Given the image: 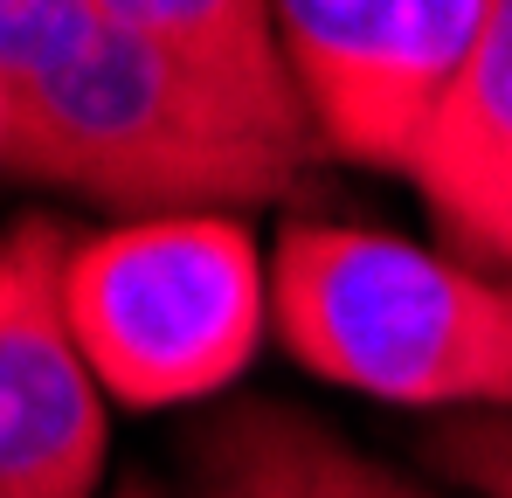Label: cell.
I'll return each instance as SVG.
<instances>
[{
	"instance_id": "2",
	"label": "cell",
	"mask_w": 512,
	"mask_h": 498,
	"mask_svg": "<svg viewBox=\"0 0 512 498\" xmlns=\"http://www.w3.org/2000/svg\"><path fill=\"white\" fill-rule=\"evenodd\" d=\"M291 360L388 409L512 415V284L388 229L291 222L270 263Z\"/></svg>"
},
{
	"instance_id": "1",
	"label": "cell",
	"mask_w": 512,
	"mask_h": 498,
	"mask_svg": "<svg viewBox=\"0 0 512 498\" xmlns=\"http://www.w3.org/2000/svg\"><path fill=\"white\" fill-rule=\"evenodd\" d=\"M0 97V173L118 222L284 201L319 160L250 0H0Z\"/></svg>"
},
{
	"instance_id": "3",
	"label": "cell",
	"mask_w": 512,
	"mask_h": 498,
	"mask_svg": "<svg viewBox=\"0 0 512 498\" xmlns=\"http://www.w3.org/2000/svg\"><path fill=\"white\" fill-rule=\"evenodd\" d=\"M63 312L104 402L187 409L243 381L270 277L236 215H146L70 243Z\"/></svg>"
},
{
	"instance_id": "7",
	"label": "cell",
	"mask_w": 512,
	"mask_h": 498,
	"mask_svg": "<svg viewBox=\"0 0 512 498\" xmlns=\"http://www.w3.org/2000/svg\"><path fill=\"white\" fill-rule=\"evenodd\" d=\"M187 498H436L291 402H229L180 436Z\"/></svg>"
},
{
	"instance_id": "10",
	"label": "cell",
	"mask_w": 512,
	"mask_h": 498,
	"mask_svg": "<svg viewBox=\"0 0 512 498\" xmlns=\"http://www.w3.org/2000/svg\"><path fill=\"white\" fill-rule=\"evenodd\" d=\"M0 139H7V97H0Z\"/></svg>"
},
{
	"instance_id": "5",
	"label": "cell",
	"mask_w": 512,
	"mask_h": 498,
	"mask_svg": "<svg viewBox=\"0 0 512 498\" xmlns=\"http://www.w3.org/2000/svg\"><path fill=\"white\" fill-rule=\"evenodd\" d=\"M70 222L14 215L0 229V498H97L111 402L63 312Z\"/></svg>"
},
{
	"instance_id": "9",
	"label": "cell",
	"mask_w": 512,
	"mask_h": 498,
	"mask_svg": "<svg viewBox=\"0 0 512 498\" xmlns=\"http://www.w3.org/2000/svg\"><path fill=\"white\" fill-rule=\"evenodd\" d=\"M111 498H160V485H146V478H125Z\"/></svg>"
},
{
	"instance_id": "4",
	"label": "cell",
	"mask_w": 512,
	"mask_h": 498,
	"mask_svg": "<svg viewBox=\"0 0 512 498\" xmlns=\"http://www.w3.org/2000/svg\"><path fill=\"white\" fill-rule=\"evenodd\" d=\"M492 0H291L284 70L319 160L409 173Z\"/></svg>"
},
{
	"instance_id": "8",
	"label": "cell",
	"mask_w": 512,
	"mask_h": 498,
	"mask_svg": "<svg viewBox=\"0 0 512 498\" xmlns=\"http://www.w3.org/2000/svg\"><path fill=\"white\" fill-rule=\"evenodd\" d=\"M423 464L471 498H512V415H450L423 436Z\"/></svg>"
},
{
	"instance_id": "6",
	"label": "cell",
	"mask_w": 512,
	"mask_h": 498,
	"mask_svg": "<svg viewBox=\"0 0 512 498\" xmlns=\"http://www.w3.org/2000/svg\"><path fill=\"white\" fill-rule=\"evenodd\" d=\"M409 180L450 256L512 277V0H492Z\"/></svg>"
}]
</instances>
